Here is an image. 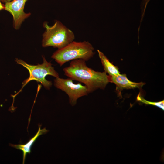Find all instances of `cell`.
Instances as JSON below:
<instances>
[{
    "label": "cell",
    "mask_w": 164,
    "mask_h": 164,
    "mask_svg": "<svg viewBox=\"0 0 164 164\" xmlns=\"http://www.w3.org/2000/svg\"><path fill=\"white\" fill-rule=\"evenodd\" d=\"M45 29L43 34L42 46L43 47L52 46L58 49L63 48L75 39L73 32L60 21L56 20L52 26L47 22L43 24Z\"/></svg>",
    "instance_id": "cell-3"
},
{
    "label": "cell",
    "mask_w": 164,
    "mask_h": 164,
    "mask_svg": "<svg viewBox=\"0 0 164 164\" xmlns=\"http://www.w3.org/2000/svg\"><path fill=\"white\" fill-rule=\"evenodd\" d=\"M137 99L138 101L146 104L151 105L157 106L163 110L164 109V100L157 102H151L144 99L139 93L138 95Z\"/></svg>",
    "instance_id": "cell-10"
},
{
    "label": "cell",
    "mask_w": 164,
    "mask_h": 164,
    "mask_svg": "<svg viewBox=\"0 0 164 164\" xmlns=\"http://www.w3.org/2000/svg\"><path fill=\"white\" fill-rule=\"evenodd\" d=\"M27 0H13L5 3L4 10L12 15L13 18V26L18 29L25 19L29 17L30 13H26L24 9Z\"/></svg>",
    "instance_id": "cell-6"
},
{
    "label": "cell",
    "mask_w": 164,
    "mask_h": 164,
    "mask_svg": "<svg viewBox=\"0 0 164 164\" xmlns=\"http://www.w3.org/2000/svg\"><path fill=\"white\" fill-rule=\"evenodd\" d=\"M42 56L43 60V63L35 65L29 64L21 59H16L15 61L17 63L23 66L29 72V77L24 81L23 86L30 81L35 80L40 83L45 88L49 90L52 86V83L46 79V77L50 75L56 78L59 77L58 73L52 67L51 63L47 62L43 56Z\"/></svg>",
    "instance_id": "cell-4"
},
{
    "label": "cell",
    "mask_w": 164,
    "mask_h": 164,
    "mask_svg": "<svg viewBox=\"0 0 164 164\" xmlns=\"http://www.w3.org/2000/svg\"><path fill=\"white\" fill-rule=\"evenodd\" d=\"M97 51L104 72L110 76H114L120 74V72L118 67L110 62L102 52L98 50H97Z\"/></svg>",
    "instance_id": "cell-9"
},
{
    "label": "cell",
    "mask_w": 164,
    "mask_h": 164,
    "mask_svg": "<svg viewBox=\"0 0 164 164\" xmlns=\"http://www.w3.org/2000/svg\"><path fill=\"white\" fill-rule=\"evenodd\" d=\"M73 80L69 78H56L54 80V85L68 95L69 103L73 106L76 104L78 98L87 95L89 92L86 86L82 85L80 83L74 84Z\"/></svg>",
    "instance_id": "cell-5"
},
{
    "label": "cell",
    "mask_w": 164,
    "mask_h": 164,
    "mask_svg": "<svg viewBox=\"0 0 164 164\" xmlns=\"http://www.w3.org/2000/svg\"><path fill=\"white\" fill-rule=\"evenodd\" d=\"M12 0H0L1 2L5 3L6 2H10Z\"/></svg>",
    "instance_id": "cell-12"
},
{
    "label": "cell",
    "mask_w": 164,
    "mask_h": 164,
    "mask_svg": "<svg viewBox=\"0 0 164 164\" xmlns=\"http://www.w3.org/2000/svg\"><path fill=\"white\" fill-rule=\"evenodd\" d=\"M110 76V82L114 84L116 90L119 96H121V91L123 89L135 88H140L145 84L142 82L136 83L130 81L125 74H120Z\"/></svg>",
    "instance_id": "cell-7"
},
{
    "label": "cell",
    "mask_w": 164,
    "mask_h": 164,
    "mask_svg": "<svg viewBox=\"0 0 164 164\" xmlns=\"http://www.w3.org/2000/svg\"><path fill=\"white\" fill-rule=\"evenodd\" d=\"M4 5L2 4L0 1V11L4 9Z\"/></svg>",
    "instance_id": "cell-11"
},
{
    "label": "cell",
    "mask_w": 164,
    "mask_h": 164,
    "mask_svg": "<svg viewBox=\"0 0 164 164\" xmlns=\"http://www.w3.org/2000/svg\"><path fill=\"white\" fill-rule=\"evenodd\" d=\"M63 70L68 78L84 84L89 93L98 89H104L110 82V76L105 72L95 71L87 67L86 61L82 59L71 60Z\"/></svg>",
    "instance_id": "cell-1"
},
{
    "label": "cell",
    "mask_w": 164,
    "mask_h": 164,
    "mask_svg": "<svg viewBox=\"0 0 164 164\" xmlns=\"http://www.w3.org/2000/svg\"><path fill=\"white\" fill-rule=\"evenodd\" d=\"M41 125H39V129L38 132L35 136L25 144H10L11 146L16 148L17 149L21 150L23 152V162L24 164L27 154L30 153L31 152V148L35 142L38 137L46 133L48 130L44 128L43 129H41Z\"/></svg>",
    "instance_id": "cell-8"
},
{
    "label": "cell",
    "mask_w": 164,
    "mask_h": 164,
    "mask_svg": "<svg viewBox=\"0 0 164 164\" xmlns=\"http://www.w3.org/2000/svg\"><path fill=\"white\" fill-rule=\"evenodd\" d=\"M94 50L88 41H73L64 47L58 49L53 53L51 58L61 66L67 62L76 59L87 61L95 54Z\"/></svg>",
    "instance_id": "cell-2"
}]
</instances>
